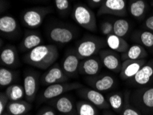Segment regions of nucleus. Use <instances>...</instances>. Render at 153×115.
<instances>
[{"label": "nucleus", "mask_w": 153, "mask_h": 115, "mask_svg": "<svg viewBox=\"0 0 153 115\" xmlns=\"http://www.w3.org/2000/svg\"><path fill=\"white\" fill-rule=\"evenodd\" d=\"M59 56L56 46L52 44H41L27 52L24 56V62L41 70H47L54 65Z\"/></svg>", "instance_id": "f257e3e1"}, {"label": "nucleus", "mask_w": 153, "mask_h": 115, "mask_svg": "<svg viewBox=\"0 0 153 115\" xmlns=\"http://www.w3.org/2000/svg\"><path fill=\"white\" fill-rule=\"evenodd\" d=\"M106 41L101 37L87 35L80 39L76 45L75 51L81 59L94 57L102 50L106 45Z\"/></svg>", "instance_id": "f03ea898"}, {"label": "nucleus", "mask_w": 153, "mask_h": 115, "mask_svg": "<svg viewBox=\"0 0 153 115\" xmlns=\"http://www.w3.org/2000/svg\"><path fill=\"white\" fill-rule=\"evenodd\" d=\"M72 17L83 29L91 32H96L97 30L96 15L91 8L85 4H78L74 6Z\"/></svg>", "instance_id": "7ed1b4c3"}, {"label": "nucleus", "mask_w": 153, "mask_h": 115, "mask_svg": "<svg viewBox=\"0 0 153 115\" xmlns=\"http://www.w3.org/2000/svg\"><path fill=\"white\" fill-rule=\"evenodd\" d=\"M133 105L145 114L153 112V86L143 87L134 91L131 97Z\"/></svg>", "instance_id": "20e7f679"}, {"label": "nucleus", "mask_w": 153, "mask_h": 115, "mask_svg": "<svg viewBox=\"0 0 153 115\" xmlns=\"http://www.w3.org/2000/svg\"><path fill=\"white\" fill-rule=\"evenodd\" d=\"M83 88L82 84L78 82H65V83H60L52 84L45 88L39 97V103L49 101L55 98H57L63 95V94L74 90H78Z\"/></svg>", "instance_id": "39448f33"}, {"label": "nucleus", "mask_w": 153, "mask_h": 115, "mask_svg": "<svg viewBox=\"0 0 153 115\" xmlns=\"http://www.w3.org/2000/svg\"><path fill=\"white\" fill-rule=\"evenodd\" d=\"M52 12L51 7H36L27 9L22 13V23L29 29H36L42 24L46 16Z\"/></svg>", "instance_id": "423d86ee"}, {"label": "nucleus", "mask_w": 153, "mask_h": 115, "mask_svg": "<svg viewBox=\"0 0 153 115\" xmlns=\"http://www.w3.org/2000/svg\"><path fill=\"white\" fill-rule=\"evenodd\" d=\"M69 77L62 70L61 65L55 63L40 77L41 85L48 86L52 84L68 82Z\"/></svg>", "instance_id": "0eeeda50"}, {"label": "nucleus", "mask_w": 153, "mask_h": 115, "mask_svg": "<svg viewBox=\"0 0 153 115\" xmlns=\"http://www.w3.org/2000/svg\"><path fill=\"white\" fill-rule=\"evenodd\" d=\"M40 83V76L33 70H27L24 75V88L26 101L32 103L35 100Z\"/></svg>", "instance_id": "6e6552de"}, {"label": "nucleus", "mask_w": 153, "mask_h": 115, "mask_svg": "<svg viewBox=\"0 0 153 115\" xmlns=\"http://www.w3.org/2000/svg\"><path fill=\"white\" fill-rule=\"evenodd\" d=\"M99 16L112 15L117 17L127 15L126 0H104L98 11Z\"/></svg>", "instance_id": "1a4fd4ad"}, {"label": "nucleus", "mask_w": 153, "mask_h": 115, "mask_svg": "<svg viewBox=\"0 0 153 115\" xmlns=\"http://www.w3.org/2000/svg\"><path fill=\"white\" fill-rule=\"evenodd\" d=\"M51 41L57 44H66L71 42L76 37L74 30L65 26H53L48 32Z\"/></svg>", "instance_id": "9d476101"}, {"label": "nucleus", "mask_w": 153, "mask_h": 115, "mask_svg": "<svg viewBox=\"0 0 153 115\" xmlns=\"http://www.w3.org/2000/svg\"><path fill=\"white\" fill-rule=\"evenodd\" d=\"M77 90L78 95L81 98L90 102L98 108L107 110L110 107L107 99L101 92L89 88H82Z\"/></svg>", "instance_id": "9b49d317"}, {"label": "nucleus", "mask_w": 153, "mask_h": 115, "mask_svg": "<svg viewBox=\"0 0 153 115\" xmlns=\"http://www.w3.org/2000/svg\"><path fill=\"white\" fill-rule=\"evenodd\" d=\"M86 82L92 88L102 92L111 90L115 86L116 81L112 75L103 74L88 77L86 78Z\"/></svg>", "instance_id": "f8f14e48"}, {"label": "nucleus", "mask_w": 153, "mask_h": 115, "mask_svg": "<svg viewBox=\"0 0 153 115\" xmlns=\"http://www.w3.org/2000/svg\"><path fill=\"white\" fill-rule=\"evenodd\" d=\"M99 57L102 65L111 71L119 73L121 71L122 62L121 56L111 50H101L99 52Z\"/></svg>", "instance_id": "ddd939ff"}, {"label": "nucleus", "mask_w": 153, "mask_h": 115, "mask_svg": "<svg viewBox=\"0 0 153 115\" xmlns=\"http://www.w3.org/2000/svg\"><path fill=\"white\" fill-rule=\"evenodd\" d=\"M153 80V60H150L139 70L133 78L129 79V83L133 86L141 87L149 84Z\"/></svg>", "instance_id": "4468645a"}, {"label": "nucleus", "mask_w": 153, "mask_h": 115, "mask_svg": "<svg viewBox=\"0 0 153 115\" xmlns=\"http://www.w3.org/2000/svg\"><path fill=\"white\" fill-rule=\"evenodd\" d=\"M81 60L75 50H70L66 54L62 62L61 68L69 78L78 76Z\"/></svg>", "instance_id": "2eb2a0df"}, {"label": "nucleus", "mask_w": 153, "mask_h": 115, "mask_svg": "<svg viewBox=\"0 0 153 115\" xmlns=\"http://www.w3.org/2000/svg\"><path fill=\"white\" fill-rule=\"evenodd\" d=\"M50 104L58 112L65 115H78L73 100L66 95H62L51 100Z\"/></svg>", "instance_id": "dca6fc26"}, {"label": "nucleus", "mask_w": 153, "mask_h": 115, "mask_svg": "<svg viewBox=\"0 0 153 115\" xmlns=\"http://www.w3.org/2000/svg\"><path fill=\"white\" fill-rule=\"evenodd\" d=\"M102 63L100 57H91L82 59L79 65V74L88 77L96 76L100 72Z\"/></svg>", "instance_id": "f3484780"}, {"label": "nucleus", "mask_w": 153, "mask_h": 115, "mask_svg": "<svg viewBox=\"0 0 153 115\" xmlns=\"http://www.w3.org/2000/svg\"><path fill=\"white\" fill-rule=\"evenodd\" d=\"M147 62V59L125 60L122 62L120 78L123 81H127L133 78L141 68Z\"/></svg>", "instance_id": "a211bd4d"}, {"label": "nucleus", "mask_w": 153, "mask_h": 115, "mask_svg": "<svg viewBox=\"0 0 153 115\" xmlns=\"http://www.w3.org/2000/svg\"><path fill=\"white\" fill-rule=\"evenodd\" d=\"M1 65L4 67L15 68L19 64L18 52L15 46L8 45L3 48L0 55Z\"/></svg>", "instance_id": "6ab92c4d"}, {"label": "nucleus", "mask_w": 153, "mask_h": 115, "mask_svg": "<svg viewBox=\"0 0 153 115\" xmlns=\"http://www.w3.org/2000/svg\"><path fill=\"white\" fill-rule=\"evenodd\" d=\"M43 39L37 32H29L25 35L24 39L19 44L22 52L27 53L36 47L43 44Z\"/></svg>", "instance_id": "aec40b11"}, {"label": "nucleus", "mask_w": 153, "mask_h": 115, "mask_svg": "<svg viewBox=\"0 0 153 115\" xmlns=\"http://www.w3.org/2000/svg\"><path fill=\"white\" fill-rule=\"evenodd\" d=\"M148 56L144 47L139 44H133L129 47L126 52L121 54L122 61L125 60H141L145 59Z\"/></svg>", "instance_id": "412c9836"}, {"label": "nucleus", "mask_w": 153, "mask_h": 115, "mask_svg": "<svg viewBox=\"0 0 153 115\" xmlns=\"http://www.w3.org/2000/svg\"><path fill=\"white\" fill-rule=\"evenodd\" d=\"M32 108L31 103L27 101H9L6 112L13 115H25Z\"/></svg>", "instance_id": "4be33fe9"}, {"label": "nucleus", "mask_w": 153, "mask_h": 115, "mask_svg": "<svg viewBox=\"0 0 153 115\" xmlns=\"http://www.w3.org/2000/svg\"><path fill=\"white\" fill-rule=\"evenodd\" d=\"M106 44L110 50L120 54L126 52L130 47L128 42L124 38L113 33L106 37Z\"/></svg>", "instance_id": "5701e85b"}, {"label": "nucleus", "mask_w": 153, "mask_h": 115, "mask_svg": "<svg viewBox=\"0 0 153 115\" xmlns=\"http://www.w3.org/2000/svg\"><path fill=\"white\" fill-rule=\"evenodd\" d=\"M17 20L10 15H4L0 18V31L6 36H11L18 31Z\"/></svg>", "instance_id": "b1692460"}, {"label": "nucleus", "mask_w": 153, "mask_h": 115, "mask_svg": "<svg viewBox=\"0 0 153 115\" xmlns=\"http://www.w3.org/2000/svg\"><path fill=\"white\" fill-rule=\"evenodd\" d=\"M148 10V4L146 0H131L128 11L130 15L137 20H141L146 15Z\"/></svg>", "instance_id": "393cba45"}, {"label": "nucleus", "mask_w": 153, "mask_h": 115, "mask_svg": "<svg viewBox=\"0 0 153 115\" xmlns=\"http://www.w3.org/2000/svg\"><path fill=\"white\" fill-rule=\"evenodd\" d=\"M106 98L110 107L115 112L120 114L124 105V94L121 92H113L108 95Z\"/></svg>", "instance_id": "a878e982"}, {"label": "nucleus", "mask_w": 153, "mask_h": 115, "mask_svg": "<svg viewBox=\"0 0 153 115\" xmlns=\"http://www.w3.org/2000/svg\"><path fill=\"white\" fill-rule=\"evenodd\" d=\"M133 38H135L137 44L144 48H153V32L150 30H140L137 33L135 32Z\"/></svg>", "instance_id": "bb28decb"}, {"label": "nucleus", "mask_w": 153, "mask_h": 115, "mask_svg": "<svg viewBox=\"0 0 153 115\" xmlns=\"http://www.w3.org/2000/svg\"><path fill=\"white\" fill-rule=\"evenodd\" d=\"M78 115H99L97 107L86 100H80L76 104Z\"/></svg>", "instance_id": "cd10ccee"}, {"label": "nucleus", "mask_w": 153, "mask_h": 115, "mask_svg": "<svg viewBox=\"0 0 153 115\" xmlns=\"http://www.w3.org/2000/svg\"><path fill=\"white\" fill-rule=\"evenodd\" d=\"M113 24V34L124 38L130 31L131 23L126 19L119 18L114 22Z\"/></svg>", "instance_id": "c85d7f7f"}, {"label": "nucleus", "mask_w": 153, "mask_h": 115, "mask_svg": "<svg viewBox=\"0 0 153 115\" xmlns=\"http://www.w3.org/2000/svg\"><path fill=\"white\" fill-rule=\"evenodd\" d=\"M5 92L10 101L22 100L25 97L24 86L19 84H13L8 86Z\"/></svg>", "instance_id": "c756f323"}, {"label": "nucleus", "mask_w": 153, "mask_h": 115, "mask_svg": "<svg viewBox=\"0 0 153 115\" xmlns=\"http://www.w3.org/2000/svg\"><path fill=\"white\" fill-rule=\"evenodd\" d=\"M17 73L6 67L0 68V86L1 88L8 87L15 81Z\"/></svg>", "instance_id": "7c9ffc66"}, {"label": "nucleus", "mask_w": 153, "mask_h": 115, "mask_svg": "<svg viewBox=\"0 0 153 115\" xmlns=\"http://www.w3.org/2000/svg\"><path fill=\"white\" fill-rule=\"evenodd\" d=\"M120 115H142L141 112L131 103V93L126 90L124 92V105Z\"/></svg>", "instance_id": "2f4dec72"}, {"label": "nucleus", "mask_w": 153, "mask_h": 115, "mask_svg": "<svg viewBox=\"0 0 153 115\" xmlns=\"http://www.w3.org/2000/svg\"><path fill=\"white\" fill-rule=\"evenodd\" d=\"M54 4L56 11L60 15H67L70 8L69 0H54Z\"/></svg>", "instance_id": "473e14b6"}, {"label": "nucleus", "mask_w": 153, "mask_h": 115, "mask_svg": "<svg viewBox=\"0 0 153 115\" xmlns=\"http://www.w3.org/2000/svg\"><path fill=\"white\" fill-rule=\"evenodd\" d=\"M100 31L103 35H110L113 33V24L110 22L106 21L101 23L100 25Z\"/></svg>", "instance_id": "72a5a7b5"}, {"label": "nucleus", "mask_w": 153, "mask_h": 115, "mask_svg": "<svg viewBox=\"0 0 153 115\" xmlns=\"http://www.w3.org/2000/svg\"><path fill=\"white\" fill-rule=\"evenodd\" d=\"M9 98L7 97L5 92H1L0 93V115H2L5 112L7 105L9 102Z\"/></svg>", "instance_id": "f704fd0d"}, {"label": "nucleus", "mask_w": 153, "mask_h": 115, "mask_svg": "<svg viewBox=\"0 0 153 115\" xmlns=\"http://www.w3.org/2000/svg\"><path fill=\"white\" fill-rule=\"evenodd\" d=\"M36 115H56V114L52 107L45 106L39 110Z\"/></svg>", "instance_id": "c9c22d12"}, {"label": "nucleus", "mask_w": 153, "mask_h": 115, "mask_svg": "<svg viewBox=\"0 0 153 115\" xmlns=\"http://www.w3.org/2000/svg\"><path fill=\"white\" fill-rule=\"evenodd\" d=\"M143 26L148 30L153 32V15L149 16L146 19L144 23H143Z\"/></svg>", "instance_id": "e433bc0d"}, {"label": "nucleus", "mask_w": 153, "mask_h": 115, "mask_svg": "<svg viewBox=\"0 0 153 115\" xmlns=\"http://www.w3.org/2000/svg\"><path fill=\"white\" fill-rule=\"evenodd\" d=\"M103 1L104 0H88V3L90 7L94 8L100 6Z\"/></svg>", "instance_id": "4c0bfd02"}, {"label": "nucleus", "mask_w": 153, "mask_h": 115, "mask_svg": "<svg viewBox=\"0 0 153 115\" xmlns=\"http://www.w3.org/2000/svg\"><path fill=\"white\" fill-rule=\"evenodd\" d=\"M103 115H114V114H113L112 112L108 111V110H106V111H104Z\"/></svg>", "instance_id": "58836bf2"}, {"label": "nucleus", "mask_w": 153, "mask_h": 115, "mask_svg": "<svg viewBox=\"0 0 153 115\" xmlns=\"http://www.w3.org/2000/svg\"><path fill=\"white\" fill-rule=\"evenodd\" d=\"M2 115H13V114H9V113H8V112H4V113L2 114Z\"/></svg>", "instance_id": "ea45409f"}, {"label": "nucleus", "mask_w": 153, "mask_h": 115, "mask_svg": "<svg viewBox=\"0 0 153 115\" xmlns=\"http://www.w3.org/2000/svg\"><path fill=\"white\" fill-rule=\"evenodd\" d=\"M34 1H37V2H41V1H43V0H34Z\"/></svg>", "instance_id": "a19ab883"}, {"label": "nucleus", "mask_w": 153, "mask_h": 115, "mask_svg": "<svg viewBox=\"0 0 153 115\" xmlns=\"http://www.w3.org/2000/svg\"><path fill=\"white\" fill-rule=\"evenodd\" d=\"M61 115H65V114H61Z\"/></svg>", "instance_id": "79ce46f5"}, {"label": "nucleus", "mask_w": 153, "mask_h": 115, "mask_svg": "<svg viewBox=\"0 0 153 115\" xmlns=\"http://www.w3.org/2000/svg\"><path fill=\"white\" fill-rule=\"evenodd\" d=\"M152 5H153V2H152Z\"/></svg>", "instance_id": "37998d69"}, {"label": "nucleus", "mask_w": 153, "mask_h": 115, "mask_svg": "<svg viewBox=\"0 0 153 115\" xmlns=\"http://www.w3.org/2000/svg\"><path fill=\"white\" fill-rule=\"evenodd\" d=\"M152 115H153V114H152Z\"/></svg>", "instance_id": "c03bdc74"}]
</instances>
